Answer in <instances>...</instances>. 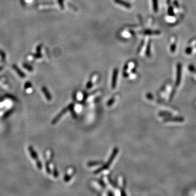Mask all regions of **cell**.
I'll return each mask as SVG.
<instances>
[{
	"label": "cell",
	"mask_w": 196,
	"mask_h": 196,
	"mask_svg": "<svg viewBox=\"0 0 196 196\" xmlns=\"http://www.w3.org/2000/svg\"><path fill=\"white\" fill-rule=\"evenodd\" d=\"M118 153V148H116L115 149L113 150V151L112 155H111V156L110 157V158H109V159L108 160V162H107V163L105 165H104V166H102V167L100 168H99L98 170L95 171V172H94V174H97V173H100V172H101V171L105 170V169L108 168L109 167V166L111 163H112L114 159V158H115L116 156L117 155Z\"/></svg>",
	"instance_id": "6da1fadb"
},
{
	"label": "cell",
	"mask_w": 196,
	"mask_h": 196,
	"mask_svg": "<svg viewBox=\"0 0 196 196\" xmlns=\"http://www.w3.org/2000/svg\"><path fill=\"white\" fill-rule=\"evenodd\" d=\"M73 104H70V105H69L68 106H67L66 107V108H65L63 109V110L61 112H60L58 114V115L57 116H56V117L54 118V119L52 120V122H51V123H52V124H55L56 123H57V121H59V120L60 119H61L63 115H64V114L65 113L67 112L68 111H69L70 109L73 108Z\"/></svg>",
	"instance_id": "7a4b0ae2"
},
{
	"label": "cell",
	"mask_w": 196,
	"mask_h": 196,
	"mask_svg": "<svg viewBox=\"0 0 196 196\" xmlns=\"http://www.w3.org/2000/svg\"><path fill=\"white\" fill-rule=\"evenodd\" d=\"M118 74V70L117 69H114L113 72V75H112V89H114L116 86L117 83V76Z\"/></svg>",
	"instance_id": "3957f363"
},
{
	"label": "cell",
	"mask_w": 196,
	"mask_h": 196,
	"mask_svg": "<svg viewBox=\"0 0 196 196\" xmlns=\"http://www.w3.org/2000/svg\"><path fill=\"white\" fill-rule=\"evenodd\" d=\"M12 68H13L14 69V70L16 71V73L18 74V75L20 77H22V78H24V77H26V75L25 74V73L23 71H22L20 69H19L18 67L17 66V65L13 64V65H12Z\"/></svg>",
	"instance_id": "277c9868"
},
{
	"label": "cell",
	"mask_w": 196,
	"mask_h": 196,
	"mask_svg": "<svg viewBox=\"0 0 196 196\" xmlns=\"http://www.w3.org/2000/svg\"><path fill=\"white\" fill-rule=\"evenodd\" d=\"M29 151L30 153V155H31V156L32 158L34 160H36V161H38V155H37V154L34 150V149H33V147L32 146H29Z\"/></svg>",
	"instance_id": "5b68a950"
},
{
	"label": "cell",
	"mask_w": 196,
	"mask_h": 196,
	"mask_svg": "<svg viewBox=\"0 0 196 196\" xmlns=\"http://www.w3.org/2000/svg\"><path fill=\"white\" fill-rule=\"evenodd\" d=\"M114 2H115L116 3H117V4L121 5V6L124 7L125 8H130L131 7V6L130 3L127 2L123 1V0H114Z\"/></svg>",
	"instance_id": "8992f818"
},
{
	"label": "cell",
	"mask_w": 196,
	"mask_h": 196,
	"mask_svg": "<svg viewBox=\"0 0 196 196\" xmlns=\"http://www.w3.org/2000/svg\"><path fill=\"white\" fill-rule=\"evenodd\" d=\"M42 92H43V93L45 95V98H46V99L48 100V101H50L51 100V99H52V97H51V95L50 94V93H49V92L46 88L45 87H42Z\"/></svg>",
	"instance_id": "52a82bcc"
},
{
	"label": "cell",
	"mask_w": 196,
	"mask_h": 196,
	"mask_svg": "<svg viewBox=\"0 0 196 196\" xmlns=\"http://www.w3.org/2000/svg\"><path fill=\"white\" fill-rule=\"evenodd\" d=\"M23 67H24V68H25L26 69H27L28 71H33V68L31 65L28 64L27 63H23Z\"/></svg>",
	"instance_id": "ba28073f"
},
{
	"label": "cell",
	"mask_w": 196,
	"mask_h": 196,
	"mask_svg": "<svg viewBox=\"0 0 196 196\" xmlns=\"http://www.w3.org/2000/svg\"><path fill=\"white\" fill-rule=\"evenodd\" d=\"M102 163L100 162H89L87 163L88 166L89 167H93V166H95L96 165H99L101 164Z\"/></svg>",
	"instance_id": "9c48e42d"
},
{
	"label": "cell",
	"mask_w": 196,
	"mask_h": 196,
	"mask_svg": "<svg viewBox=\"0 0 196 196\" xmlns=\"http://www.w3.org/2000/svg\"><path fill=\"white\" fill-rule=\"evenodd\" d=\"M153 8L154 12H156L158 11V0H153Z\"/></svg>",
	"instance_id": "30bf717a"
},
{
	"label": "cell",
	"mask_w": 196,
	"mask_h": 196,
	"mask_svg": "<svg viewBox=\"0 0 196 196\" xmlns=\"http://www.w3.org/2000/svg\"><path fill=\"white\" fill-rule=\"evenodd\" d=\"M0 56H1L2 60L3 61H5V59H6V55L4 51L0 50Z\"/></svg>",
	"instance_id": "8fae6325"
},
{
	"label": "cell",
	"mask_w": 196,
	"mask_h": 196,
	"mask_svg": "<svg viewBox=\"0 0 196 196\" xmlns=\"http://www.w3.org/2000/svg\"><path fill=\"white\" fill-rule=\"evenodd\" d=\"M114 101H115V100H114V99L113 98H112V99H111L109 100V101H108V102H107V106H110L112 105V104L114 103Z\"/></svg>",
	"instance_id": "7c38bea8"
},
{
	"label": "cell",
	"mask_w": 196,
	"mask_h": 196,
	"mask_svg": "<svg viewBox=\"0 0 196 196\" xmlns=\"http://www.w3.org/2000/svg\"><path fill=\"white\" fill-rule=\"evenodd\" d=\"M42 55L41 54V53H38L37 52V54H34V56H33V57L34 58H36V59H37V58H42Z\"/></svg>",
	"instance_id": "4fadbf2b"
},
{
	"label": "cell",
	"mask_w": 196,
	"mask_h": 196,
	"mask_svg": "<svg viewBox=\"0 0 196 196\" xmlns=\"http://www.w3.org/2000/svg\"><path fill=\"white\" fill-rule=\"evenodd\" d=\"M31 86H32V84L31 83L29 82H27L25 84V89H27V88L31 87Z\"/></svg>",
	"instance_id": "5bb4252c"
},
{
	"label": "cell",
	"mask_w": 196,
	"mask_h": 196,
	"mask_svg": "<svg viewBox=\"0 0 196 196\" xmlns=\"http://www.w3.org/2000/svg\"><path fill=\"white\" fill-rule=\"evenodd\" d=\"M42 44H40V45H39L38 46H37V49H36L37 52L40 53V51H41V49H42Z\"/></svg>",
	"instance_id": "9a60e30c"
},
{
	"label": "cell",
	"mask_w": 196,
	"mask_h": 196,
	"mask_svg": "<svg viewBox=\"0 0 196 196\" xmlns=\"http://www.w3.org/2000/svg\"><path fill=\"white\" fill-rule=\"evenodd\" d=\"M13 109H12V110H10V111H8L6 113V114H4V117H5V118H7V117H8L10 115V114L11 113L13 112Z\"/></svg>",
	"instance_id": "2e32d148"
},
{
	"label": "cell",
	"mask_w": 196,
	"mask_h": 196,
	"mask_svg": "<svg viewBox=\"0 0 196 196\" xmlns=\"http://www.w3.org/2000/svg\"><path fill=\"white\" fill-rule=\"evenodd\" d=\"M54 177H57L58 175V172H57V171L56 170V169H54Z\"/></svg>",
	"instance_id": "e0dca14e"
},
{
	"label": "cell",
	"mask_w": 196,
	"mask_h": 196,
	"mask_svg": "<svg viewBox=\"0 0 196 196\" xmlns=\"http://www.w3.org/2000/svg\"><path fill=\"white\" fill-rule=\"evenodd\" d=\"M3 66H0V71H2V70H3Z\"/></svg>",
	"instance_id": "ac0fdd59"
},
{
	"label": "cell",
	"mask_w": 196,
	"mask_h": 196,
	"mask_svg": "<svg viewBox=\"0 0 196 196\" xmlns=\"http://www.w3.org/2000/svg\"><path fill=\"white\" fill-rule=\"evenodd\" d=\"M0 79H1V77H0Z\"/></svg>",
	"instance_id": "d6986e66"
}]
</instances>
